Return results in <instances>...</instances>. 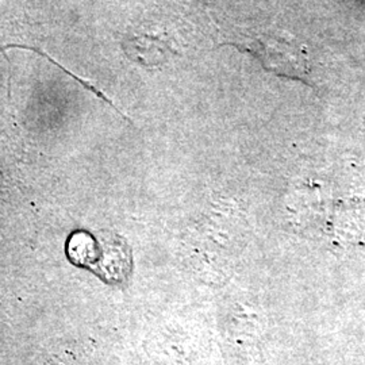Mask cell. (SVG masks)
Masks as SVG:
<instances>
[{
	"label": "cell",
	"mask_w": 365,
	"mask_h": 365,
	"mask_svg": "<svg viewBox=\"0 0 365 365\" xmlns=\"http://www.w3.org/2000/svg\"><path fill=\"white\" fill-rule=\"evenodd\" d=\"M66 255L75 265L99 274L105 280H119L128 267V255L117 238L76 232L66 242Z\"/></svg>",
	"instance_id": "6da1fadb"
},
{
	"label": "cell",
	"mask_w": 365,
	"mask_h": 365,
	"mask_svg": "<svg viewBox=\"0 0 365 365\" xmlns=\"http://www.w3.org/2000/svg\"><path fill=\"white\" fill-rule=\"evenodd\" d=\"M238 46L257 56L262 66L277 75L304 80L309 72L306 53L286 39L260 34L245 39Z\"/></svg>",
	"instance_id": "7a4b0ae2"
}]
</instances>
